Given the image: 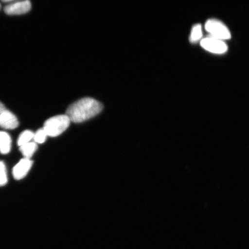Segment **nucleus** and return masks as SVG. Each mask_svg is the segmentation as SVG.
<instances>
[{
  "label": "nucleus",
  "instance_id": "obj_12",
  "mask_svg": "<svg viewBox=\"0 0 249 249\" xmlns=\"http://www.w3.org/2000/svg\"><path fill=\"white\" fill-rule=\"evenodd\" d=\"M7 182V174L5 164L3 161H0V186L5 185Z\"/></svg>",
  "mask_w": 249,
  "mask_h": 249
},
{
  "label": "nucleus",
  "instance_id": "obj_1",
  "mask_svg": "<svg viewBox=\"0 0 249 249\" xmlns=\"http://www.w3.org/2000/svg\"><path fill=\"white\" fill-rule=\"evenodd\" d=\"M103 108L101 102L91 98H85L71 105L66 115L71 122L81 123L100 113Z\"/></svg>",
  "mask_w": 249,
  "mask_h": 249
},
{
  "label": "nucleus",
  "instance_id": "obj_7",
  "mask_svg": "<svg viewBox=\"0 0 249 249\" xmlns=\"http://www.w3.org/2000/svg\"><path fill=\"white\" fill-rule=\"evenodd\" d=\"M18 126L17 117L10 111L5 110L0 114V127L5 129H14Z\"/></svg>",
  "mask_w": 249,
  "mask_h": 249
},
{
  "label": "nucleus",
  "instance_id": "obj_13",
  "mask_svg": "<svg viewBox=\"0 0 249 249\" xmlns=\"http://www.w3.org/2000/svg\"><path fill=\"white\" fill-rule=\"evenodd\" d=\"M47 136L48 135H46L45 130L42 128L37 130L36 132L34 134L33 139L36 142L42 144L46 141Z\"/></svg>",
  "mask_w": 249,
  "mask_h": 249
},
{
  "label": "nucleus",
  "instance_id": "obj_6",
  "mask_svg": "<svg viewBox=\"0 0 249 249\" xmlns=\"http://www.w3.org/2000/svg\"><path fill=\"white\" fill-rule=\"evenodd\" d=\"M33 161L29 159L24 158L20 160L12 170L14 178L17 180H20L26 176L30 171Z\"/></svg>",
  "mask_w": 249,
  "mask_h": 249
},
{
  "label": "nucleus",
  "instance_id": "obj_14",
  "mask_svg": "<svg viewBox=\"0 0 249 249\" xmlns=\"http://www.w3.org/2000/svg\"><path fill=\"white\" fill-rule=\"evenodd\" d=\"M6 110V108L5 106L2 104L1 102H0V114H1L3 111Z\"/></svg>",
  "mask_w": 249,
  "mask_h": 249
},
{
  "label": "nucleus",
  "instance_id": "obj_2",
  "mask_svg": "<svg viewBox=\"0 0 249 249\" xmlns=\"http://www.w3.org/2000/svg\"><path fill=\"white\" fill-rule=\"evenodd\" d=\"M70 123V118L67 115H58L46 120L43 129L47 135L54 138L65 132L69 127Z\"/></svg>",
  "mask_w": 249,
  "mask_h": 249
},
{
  "label": "nucleus",
  "instance_id": "obj_5",
  "mask_svg": "<svg viewBox=\"0 0 249 249\" xmlns=\"http://www.w3.org/2000/svg\"><path fill=\"white\" fill-rule=\"evenodd\" d=\"M31 4L30 1H14L4 8L6 14L10 15H21L30 11Z\"/></svg>",
  "mask_w": 249,
  "mask_h": 249
},
{
  "label": "nucleus",
  "instance_id": "obj_9",
  "mask_svg": "<svg viewBox=\"0 0 249 249\" xmlns=\"http://www.w3.org/2000/svg\"><path fill=\"white\" fill-rule=\"evenodd\" d=\"M38 146L35 142H29L23 145L20 146L19 150L23 154L25 158L29 159L37 150Z\"/></svg>",
  "mask_w": 249,
  "mask_h": 249
},
{
  "label": "nucleus",
  "instance_id": "obj_4",
  "mask_svg": "<svg viewBox=\"0 0 249 249\" xmlns=\"http://www.w3.org/2000/svg\"><path fill=\"white\" fill-rule=\"evenodd\" d=\"M200 44L205 51L213 54H223L228 51V46L225 41L211 36L202 38Z\"/></svg>",
  "mask_w": 249,
  "mask_h": 249
},
{
  "label": "nucleus",
  "instance_id": "obj_10",
  "mask_svg": "<svg viewBox=\"0 0 249 249\" xmlns=\"http://www.w3.org/2000/svg\"><path fill=\"white\" fill-rule=\"evenodd\" d=\"M202 38V30L200 24H196L192 27L191 35H190V42L195 43L201 40Z\"/></svg>",
  "mask_w": 249,
  "mask_h": 249
},
{
  "label": "nucleus",
  "instance_id": "obj_8",
  "mask_svg": "<svg viewBox=\"0 0 249 249\" xmlns=\"http://www.w3.org/2000/svg\"><path fill=\"white\" fill-rule=\"evenodd\" d=\"M12 140L7 132L0 131V152L7 154L11 151Z\"/></svg>",
  "mask_w": 249,
  "mask_h": 249
},
{
  "label": "nucleus",
  "instance_id": "obj_11",
  "mask_svg": "<svg viewBox=\"0 0 249 249\" xmlns=\"http://www.w3.org/2000/svg\"><path fill=\"white\" fill-rule=\"evenodd\" d=\"M34 133L30 130H25L21 133L18 137V145L21 146L29 142L30 140L34 138Z\"/></svg>",
  "mask_w": 249,
  "mask_h": 249
},
{
  "label": "nucleus",
  "instance_id": "obj_3",
  "mask_svg": "<svg viewBox=\"0 0 249 249\" xmlns=\"http://www.w3.org/2000/svg\"><path fill=\"white\" fill-rule=\"evenodd\" d=\"M205 30L209 33L210 36L213 38L225 41L231 38V32L225 24L222 21L211 18L208 20L205 24Z\"/></svg>",
  "mask_w": 249,
  "mask_h": 249
},
{
  "label": "nucleus",
  "instance_id": "obj_15",
  "mask_svg": "<svg viewBox=\"0 0 249 249\" xmlns=\"http://www.w3.org/2000/svg\"><path fill=\"white\" fill-rule=\"evenodd\" d=\"M0 8H1V4H0Z\"/></svg>",
  "mask_w": 249,
  "mask_h": 249
}]
</instances>
